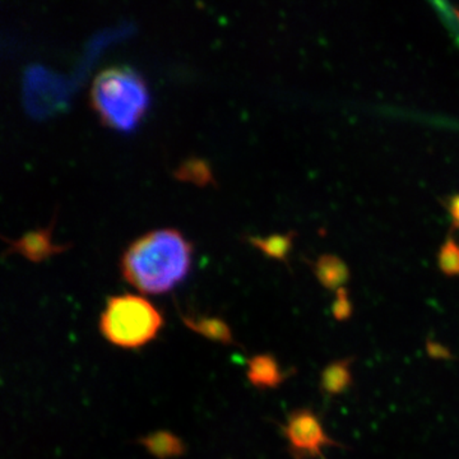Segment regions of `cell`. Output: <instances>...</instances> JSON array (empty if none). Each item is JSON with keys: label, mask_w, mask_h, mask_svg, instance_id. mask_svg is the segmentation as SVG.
<instances>
[{"label": "cell", "mask_w": 459, "mask_h": 459, "mask_svg": "<svg viewBox=\"0 0 459 459\" xmlns=\"http://www.w3.org/2000/svg\"><path fill=\"white\" fill-rule=\"evenodd\" d=\"M192 247L174 229L147 232L126 247L122 272L126 282L144 294H164L186 279Z\"/></svg>", "instance_id": "6da1fadb"}, {"label": "cell", "mask_w": 459, "mask_h": 459, "mask_svg": "<svg viewBox=\"0 0 459 459\" xmlns=\"http://www.w3.org/2000/svg\"><path fill=\"white\" fill-rule=\"evenodd\" d=\"M91 104L105 126L117 132H131L146 114L150 93L134 69L108 66L93 80Z\"/></svg>", "instance_id": "7a4b0ae2"}, {"label": "cell", "mask_w": 459, "mask_h": 459, "mask_svg": "<svg viewBox=\"0 0 459 459\" xmlns=\"http://www.w3.org/2000/svg\"><path fill=\"white\" fill-rule=\"evenodd\" d=\"M162 327V316L141 296L122 295L108 299L100 328L108 342L123 349H137L152 341Z\"/></svg>", "instance_id": "3957f363"}, {"label": "cell", "mask_w": 459, "mask_h": 459, "mask_svg": "<svg viewBox=\"0 0 459 459\" xmlns=\"http://www.w3.org/2000/svg\"><path fill=\"white\" fill-rule=\"evenodd\" d=\"M22 95L27 111L41 119L66 107L69 90L62 75L42 65H30L23 75Z\"/></svg>", "instance_id": "277c9868"}, {"label": "cell", "mask_w": 459, "mask_h": 459, "mask_svg": "<svg viewBox=\"0 0 459 459\" xmlns=\"http://www.w3.org/2000/svg\"><path fill=\"white\" fill-rule=\"evenodd\" d=\"M286 437L292 448L310 455H319L323 446L332 444L318 419L307 411H299L289 419Z\"/></svg>", "instance_id": "5b68a950"}, {"label": "cell", "mask_w": 459, "mask_h": 459, "mask_svg": "<svg viewBox=\"0 0 459 459\" xmlns=\"http://www.w3.org/2000/svg\"><path fill=\"white\" fill-rule=\"evenodd\" d=\"M51 228L27 232L18 240L9 241V253H20L32 262H41L49 256L62 253L65 247L57 246L51 240Z\"/></svg>", "instance_id": "8992f818"}, {"label": "cell", "mask_w": 459, "mask_h": 459, "mask_svg": "<svg viewBox=\"0 0 459 459\" xmlns=\"http://www.w3.org/2000/svg\"><path fill=\"white\" fill-rule=\"evenodd\" d=\"M247 377L256 386H276L282 380L279 365L271 356H255L249 361Z\"/></svg>", "instance_id": "52a82bcc"}, {"label": "cell", "mask_w": 459, "mask_h": 459, "mask_svg": "<svg viewBox=\"0 0 459 459\" xmlns=\"http://www.w3.org/2000/svg\"><path fill=\"white\" fill-rule=\"evenodd\" d=\"M316 276L328 289H337L349 279V270L337 256L325 255L316 263Z\"/></svg>", "instance_id": "ba28073f"}, {"label": "cell", "mask_w": 459, "mask_h": 459, "mask_svg": "<svg viewBox=\"0 0 459 459\" xmlns=\"http://www.w3.org/2000/svg\"><path fill=\"white\" fill-rule=\"evenodd\" d=\"M142 443L146 446L148 452L152 453L155 457L160 459L178 457L184 452L183 443L168 431L151 434L150 437H144Z\"/></svg>", "instance_id": "9c48e42d"}, {"label": "cell", "mask_w": 459, "mask_h": 459, "mask_svg": "<svg viewBox=\"0 0 459 459\" xmlns=\"http://www.w3.org/2000/svg\"><path fill=\"white\" fill-rule=\"evenodd\" d=\"M291 235H273L270 238H250L252 244L262 250L264 255L276 259H286L291 249Z\"/></svg>", "instance_id": "30bf717a"}, {"label": "cell", "mask_w": 459, "mask_h": 459, "mask_svg": "<svg viewBox=\"0 0 459 459\" xmlns=\"http://www.w3.org/2000/svg\"><path fill=\"white\" fill-rule=\"evenodd\" d=\"M186 325L190 328L197 331L198 333L204 334V337L212 338V340L221 341L228 343L231 341V333L230 329L222 320L216 318H204L199 320L186 319Z\"/></svg>", "instance_id": "8fae6325"}, {"label": "cell", "mask_w": 459, "mask_h": 459, "mask_svg": "<svg viewBox=\"0 0 459 459\" xmlns=\"http://www.w3.org/2000/svg\"><path fill=\"white\" fill-rule=\"evenodd\" d=\"M350 383V371L346 364L338 362L325 369L323 374V386L329 394H340Z\"/></svg>", "instance_id": "7c38bea8"}, {"label": "cell", "mask_w": 459, "mask_h": 459, "mask_svg": "<svg viewBox=\"0 0 459 459\" xmlns=\"http://www.w3.org/2000/svg\"><path fill=\"white\" fill-rule=\"evenodd\" d=\"M177 177L181 180L192 181V183L202 184V186L212 181L210 169L199 160H190L180 166L179 170L177 171Z\"/></svg>", "instance_id": "4fadbf2b"}, {"label": "cell", "mask_w": 459, "mask_h": 459, "mask_svg": "<svg viewBox=\"0 0 459 459\" xmlns=\"http://www.w3.org/2000/svg\"><path fill=\"white\" fill-rule=\"evenodd\" d=\"M439 265L444 273L459 274V246L452 238L440 249Z\"/></svg>", "instance_id": "5bb4252c"}, {"label": "cell", "mask_w": 459, "mask_h": 459, "mask_svg": "<svg viewBox=\"0 0 459 459\" xmlns=\"http://www.w3.org/2000/svg\"><path fill=\"white\" fill-rule=\"evenodd\" d=\"M338 292H340L341 296L340 299H338L336 307H334V313H336L337 316H347L350 309L349 301H347V299L342 295L343 290H340Z\"/></svg>", "instance_id": "9a60e30c"}, {"label": "cell", "mask_w": 459, "mask_h": 459, "mask_svg": "<svg viewBox=\"0 0 459 459\" xmlns=\"http://www.w3.org/2000/svg\"><path fill=\"white\" fill-rule=\"evenodd\" d=\"M449 211H451L453 221H455V225L459 226V195L452 198Z\"/></svg>", "instance_id": "2e32d148"}, {"label": "cell", "mask_w": 459, "mask_h": 459, "mask_svg": "<svg viewBox=\"0 0 459 459\" xmlns=\"http://www.w3.org/2000/svg\"><path fill=\"white\" fill-rule=\"evenodd\" d=\"M455 14H457V16L459 18V12L458 11H455Z\"/></svg>", "instance_id": "e0dca14e"}]
</instances>
